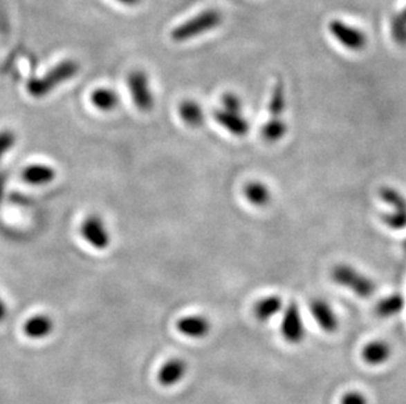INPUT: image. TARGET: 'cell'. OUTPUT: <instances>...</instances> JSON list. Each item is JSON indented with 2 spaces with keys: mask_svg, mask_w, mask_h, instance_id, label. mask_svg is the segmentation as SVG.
Here are the masks:
<instances>
[{
  "mask_svg": "<svg viewBox=\"0 0 406 404\" xmlns=\"http://www.w3.org/2000/svg\"><path fill=\"white\" fill-rule=\"evenodd\" d=\"M331 280L338 285L353 291L359 298H371L376 291L375 281L367 274L358 271L350 264H338L331 269Z\"/></svg>",
  "mask_w": 406,
  "mask_h": 404,
  "instance_id": "obj_1",
  "label": "cell"
},
{
  "mask_svg": "<svg viewBox=\"0 0 406 404\" xmlns=\"http://www.w3.org/2000/svg\"><path fill=\"white\" fill-rule=\"evenodd\" d=\"M78 62L71 59L64 61L54 66L44 77L30 79L26 84V91L29 92L30 96L41 99L46 96L49 92H52L57 86L74 78L78 74Z\"/></svg>",
  "mask_w": 406,
  "mask_h": 404,
  "instance_id": "obj_2",
  "label": "cell"
},
{
  "mask_svg": "<svg viewBox=\"0 0 406 404\" xmlns=\"http://www.w3.org/2000/svg\"><path fill=\"white\" fill-rule=\"evenodd\" d=\"M223 23V15L216 10H207L199 13L195 17L190 19L182 26H176L171 32V39L176 42H183L188 39H195L205 32L217 28Z\"/></svg>",
  "mask_w": 406,
  "mask_h": 404,
  "instance_id": "obj_3",
  "label": "cell"
},
{
  "mask_svg": "<svg viewBox=\"0 0 406 404\" xmlns=\"http://www.w3.org/2000/svg\"><path fill=\"white\" fill-rule=\"evenodd\" d=\"M379 196L389 206V210L381 215L382 223L397 231L406 229V197L394 186H382Z\"/></svg>",
  "mask_w": 406,
  "mask_h": 404,
  "instance_id": "obj_4",
  "label": "cell"
},
{
  "mask_svg": "<svg viewBox=\"0 0 406 404\" xmlns=\"http://www.w3.org/2000/svg\"><path fill=\"white\" fill-rule=\"evenodd\" d=\"M280 334L283 339L292 345H297L305 339L306 329L302 320L300 309L296 302H290L283 310V318L280 323Z\"/></svg>",
  "mask_w": 406,
  "mask_h": 404,
  "instance_id": "obj_5",
  "label": "cell"
},
{
  "mask_svg": "<svg viewBox=\"0 0 406 404\" xmlns=\"http://www.w3.org/2000/svg\"><path fill=\"white\" fill-rule=\"evenodd\" d=\"M329 30L333 37L349 50L360 52L367 45V37L362 30L343 23L342 20H331L329 24Z\"/></svg>",
  "mask_w": 406,
  "mask_h": 404,
  "instance_id": "obj_6",
  "label": "cell"
},
{
  "mask_svg": "<svg viewBox=\"0 0 406 404\" xmlns=\"http://www.w3.org/2000/svg\"><path fill=\"white\" fill-rule=\"evenodd\" d=\"M128 86L136 106L141 112H150L154 106V99L150 90L147 74L141 70L133 71L128 79Z\"/></svg>",
  "mask_w": 406,
  "mask_h": 404,
  "instance_id": "obj_7",
  "label": "cell"
},
{
  "mask_svg": "<svg viewBox=\"0 0 406 404\" xmlns=\"http://www.w3.org/2000/svg\"><path fill=\"white\" fill-rule=\"evenodd\" d=\"M80 234L90 246L96 249H105L111 243L107 226L99 215L87 217L80 226Z\"/></svg>",
  "mask_w": 406,
  "mask_h": 404,
  "instance_id": "obj_8",
  "label": "cell"
},
{
  "mask_svg": "<svg viewBox=\"0 0 406 404\" xmlns=\"http://www.w3.org/2000/svg\"><path fill=\"white\" fill-rule=\"evenodd\" d=\"M309 311L312 314L315 323L326 334L337 332L340 327V319L328 300L315 298L309 303Z\"/></svg>",
  "mask_w": 406,
  "mask_h": 404,
  "instance_id": "obj_9",
  "label": "cell"
},
{
  "mask_svg": "<svg viewBox=\"0 0 406 404\" xmlns=\"http://www.w3.org/2000/svg\"><path fill=\"white\" fill-rule=\"evenodd\" d=\"M214 121L223 128V131L234 137H245L250 131V122L242 113L228 112L223 108L214 110L213 113Z\"/></svg>",
  "mask_w": 406,
  "mask_h": 404,
  "instance_id": "obj_10",
  "label": "cell"
},
{
  "mask_svg": "<svg viewBox=\"0 0 406 404\" xmlns=\"http://www.w3.org/2000/svg\"><path fill=\"white\" fill-rule=\"evenodd\" d=\"M210 328L212 325H210V319L200 314L182 316L176 323V329L185 338H190V339L205 338L210 334Z\"/></svg>",
  "mask_w": 406,
  "mask_h": 404,
  "instance_id": "obj_11",
  "label": "cell"
},
{
  "mask_svg": "<svg viewBox=\"0 0 406 404\" xmlns=\"http://www.w3.org/2000/svg\"><path fill=\"white\" fill-rule=\"evenodd\" d=\"M187 374V364L183 358H170L159 367L158 382L163 387H172L178 385Z\"/></svg>",
  "mask_w": 406,
  "mask_h": 404,
  "instance_id": "obj_12",
  "label": "cell"
},
{
  "mask_svg": "<svg viewBox=\"0 0 406 404\" xmlns=\"http://www.w3.org/2000/svg\"><path fill=\"white\" fill-rule=\"evenodd\" d=\"M392 356V347L384 340H373L366 344L362 349V360L371 366H380L389 361Z\"/></svg>",
  "mask_w": 406,
  "mask_h": 404,
  "instance_id": "obj_13",
  "label": "cell"
},
{
  "mask_svg": "<svg viewBox=\"0 0 406 404\" xmlns=\"http://www.w3.org/2000/svg\"><path fill=\"white\" fill-rule=\"evenodd\" d=\"M54 329V322L52 318L45 314H37L30 316L24 326L23 331L26 338L32 340H41L48 338Z\"/></svg>",
  "mask_w": 406,
  "mask_h": 404,
  "instance_id": "obj_14",
  "label": "cell"
},
{
  "mask_svg": "<svg viewBox=\"0 0 406 404\" xmlns=\"http://www.w3.org/2000/svg\"><path fill=\"white\" fill-rule=\"evenodd\" d=\"M243 196L250 205L255 208H266L271 204L273 192L267 184L252 180L243 186Z\"/></svg>",
  "mask_w": 406,
  "mask_h": 404,
  "instance_id": "obj_15",
  "label": "cell"
},
{
  "mask_svg": "<svg viewBox=\"0 0 406 404\" xmlns=\"http://www.w3.org/2000/svg\"><path fill=\"white\" fill-rule=\"evenodd\" d=\"M283 310H284V302L277 294L266 296L262 300H258L252 307L254 316L259 322H268Z\"/></svg>",
  "mask_w": 406,
  "mask_h": 404,
  "instance_id": "obj_16",
  "label": "cell"
},
{
  "mask_svg": "<svg viewBox=\"0 0 406 404\" xmlns=\"http://www.w3.org/2000/svg\"><path fill=\"white\" fill-rule=\"evenodd\" d=\"M55 170L46 164H32L23 171V179L32 185H46L55 179Z\"/></svg>",
  "mask_w": 406,
  "mask_h": 404,
  "instance_id": "obj_17",
  "label": "cell"
},
{
  "mask_svg": "<svg viewBox=\"0 0 406 404\" xmlns=\"http://www.w3.org/2000/svg\"><path fill=\"white\" fill-rule=\"evenodd\" d=\"M405 307V300L400 293H394L389 294L384 298H381L376 307H375V313L381 318V319H389L394 318L396 315L401 313Z\"/></svg>",
  "mask_w": 406,
  "mask_h": 404,
  "instance_id": "obj_18",
  "label": "cell"
},
{
  "mask_svg": "<svg viewBox=\"0 0 406 404\" xmlns=\"http://www.w3.org/2000/svg\"><path fill=\"white\" fill-rule=\"evenodd\" d=\"M288 133V125L283 117H270L261 129L264 142L277 144L280 142Z\"/></svg>",
  "mask_w": 406,
  "mask_h": 404,
  "instance_id": "obj_19",
  "label": "cell"
},
{
  "mask_svg": "<svg viewBox=\"0 0 406 404\" xmlns=\"http://www.w3.org/2000/svg\"><path fill=\"white\" fill-rule=\"evenodd\" d=\"M179 115L184 124L191 128H200L205 122L204 109L195 100H184L179 105Z\"/></svg>",
  "mask_w": 406,
  "mask_h": 404,
  "instance_id": "obj_20",
  "label": "cell"
},
{
  "mask_svg": "<svg viewBox=\"0 0 406 404\" xmlns=\"http://www.w3.org/2000/svg\"><path fill=\"white\" fill-rule=\"evenodd\" d=\"M91 102L99 110L111 112L116 109L120 103V97L116 92L109 88H98L92 92Z\"/></svg>",
  "mask_w": 406,
  "mask_h": 404,
  "instance_id": "obj_21",
  "label": "cell"
},
{
  "mask_svg": "<svg viewBox=\"0 0 406 404\" xmlns=\"http://www.w3.org/2000/svg\"><path fill=\"white\" fill-rule=\"evenodd\" d=\"M267 108H268L270 117H283L287 108V93H286V87L282 81H279L271 92V97Z\"/></svg>",
  "mask_w": 406,
  "mask_h": 404,
  "instance_id": "obj_22",
  "label": "cell"
},
{
  "mask_svg": "<svg viewBox=\"0 0 406 404\" xmlns=\"http://www.w3.org/2000/svg\"><path fill=\"white\" fill-rule=\"evenodd\" d=\"M221 108L228 112L242 113L243 112V103L241 97L234 92H226L223 93L221 99Z\"/></svg>",
  "mask_w": 406,
  "mask_h": 404,
  "instance_id": "obj_23",
  "label": "cell"
},
{
  "mask_svg": "<svg viewBox=\"0 0 406 404\" xmlns=\"http://www.w3.org/2000/svg\"><path fill=\"white\" fill-rule=\"evenodd\" d=\"M392 36L400 45H406V23L396 15L392 20Z\"/></svg>",
  "mask_w": 406,
  "mask_h": 404,
  "instance_id": "obj_24",
  "label": "cell"
},
{
  "mask_svg": "<svg viewBox=\"0 0 406 404\" xmlns=\"http://www.w3.org/2000/svg\"><path fill=\"white\" fill-rule=\"evenodd\" d=\"M16 144V135L11 131H0V160Z\"/></svg>",
  "mask_w": 406,
  "mask_h": 404,
  "instance_id": "obj_25",
  "label": "cell"
},
{
  "mask_svg": "<svg viewBox=\"0 0 406 404\" xmlns=\"http://www.w3.org/2000/svg\"><path fill=\"white\" fill-rule=\"evenodd\" d=\"M340 404H368V399L365 394L353 390L342 395Z\"/></svg>",
  "mask_w": 406,
  "mask_h": 404,
  "instance_id": "obj_26",
  "label": "cell"
},
{
  "mask_svg": "<svg viewBox=\"0 0 406 404\" xmlns=\"http://www.w3.org/2000/svg\"><path fill=\"white\" fill-rule=\"evenodd\" d=\"M6 316H7V307H6L3 300L0 298V323L6 320Z\"/></svg>",
  "mask_w": 406,
  "mask_h": 404,
  "instance_id": "obj_27",
  "label": "cell"
},
{
  "mask_svg": "<svg viewBox=\"0 0 406 404\" xmlns=\"http://www.w3.org/2000/svg\"><path fill=\"white\" fill-rule=\"evenodd\" d=\"M120 1L121 4H124V6H128V7H136V6H138L142 0H118Z\"/></svg>",
  "mask_w": 406,
  "mask_h": 404,
  "instance_id": "obj_28",
  "label": "cell"
},
{
  "mask_svg": "<svg viewBox=\"0 0 406 404\" xmlns=\"http://www.w3.org/2000/svg\"><path fill=\"white\" fill-rule=\"evenodd\" d=\"M4 182H6V177L3 173H0V200H1L3 192H4Z\"/></svg>",
  "mask_w": 406,
  "mask_h": 404,
  "instance_id": "obj_29",
  "label": "cell"
},
{
  "mask_svg": "<svg viewBox=\"0 0 406 404\" xmlns=\"http://www.w3.org/2000/svg\"><path fill=\"white\" fill-rule=\"evenodd\" d=\"M398 17H400V19H401V20H404V21H405L406 23V8L405 10H404V11H403V12L400 13V15H398Z\"/></svg>",
  "mask_w": 406,
  "mask_h": 404,
  "instance_id": "obj_30",
  "label": "cell"
},
{
  "mask_svg": "<svg viewBox=\"0 0 406 404\" xmlns=\"http://www.w3.org/2000/svg\"><path fill=\"white\" fill-rule=\"evenodd\" d=\"M404 249H405V252H406V239H405V240H404Z\"/></svg>",
  "mask_w": 406,
  "mask_h": 404,
  "instance_id": "obj_31",
  "label": "cell"
}]
</instances>
